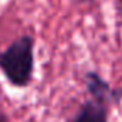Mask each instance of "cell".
I'll return each mask as SVG.
<instances>
[{"mask_svg": "<svg viewBox=\"0 0 122 122\" xmlns=\"http://www.w3.org/2000/svg\"><path fill=\"white\" fill-rule=\"evenodd\" d=\"M118 91V97H119V101H122V88L121 90H117Z\"/></svg>", "mask_w": 122, "mask_h": 122, "instance_id": "cell-7", "label": "cell"}, {"mask_svg": "<svg viewBox=\"0 0 122 122\" xmlns=\"http://www.w3.org/2000/svg\"><path fill=\"white\" fill-rule=\"evenodd\" d=\"M109 108L111 104L91 98L85 101L74 114V117H71L67 122H108Z\"/></svg>", "mask_w": 122, "mask_h": 122, "instance_id": "cell-3", "label": "cell"}, {"mask_svg": "<svg viewBox=\"0 0 122 122\" xmlns=\"http://www.w3.org/2000/svg\"><path fill=\"white\" fill-rule=\"evenodd\" d=\"M85 80V87L87 91L90 92L92 99L108 102V104H119V97L118 91L112 90L109 84L95 71H88L84 77Z\"/></svg>", "mask_w": 122, "mask_h": 122, "instance_id": "cell-2", "label": "cell"}, {"mask_svg": "<svg viewBox=\"0 0 122 122\" xmlns=\"http://www.w3.org/2000/svg\"><path fill=\"white\" fill-rule=\"evenodd\" d=\"M36 40L30 34L17 37L0 53V71L14 88H27L34 75Z\"/></svg>", "mask_w": 122, "mask_h": 122, "instance_id": "cell-1", "label": "cell"}, {"mask_svg": "<svg viewBox=\"0 0 122 122\" xmlns=\"http://www.w3.org/2000/svg\"><path fill=\"white\" fill-rule=\"evenodd\" d=\"M71 1H74V3H88V1H94V0H71Z\"/></svg>", "mask_w": 122, "mask_h": 122, "instance_id": "cell-6", "label": "cell"}, {"mask_svg": "<svg viewBox=\"0 0 122 122\" xmlns=\"http://www.w3.org/2000/svg\"><path fill=\"white\" fill-rule=\"evenodd\" d=\"M0 122H11L10 119H9V117H7L1 109H0Z\"/></svg>", "mask_w": 122, "mask_h": 122, "instance_id": "cell-4", "label": "cell"}, {"mask_svg": "<svg viewBox=\"0 0 122 122\" xmlns=\"http://www.w3.org/2000/svg\"><path fill=\"white\" fill-rule=\"evenodd\" d=\"M118 13L122 17V0H118Z\"/></svg>", "mask_w": 122, "mask_h": 122, "instance_id": "cell-5", "label": "cell"}]
</instances>
